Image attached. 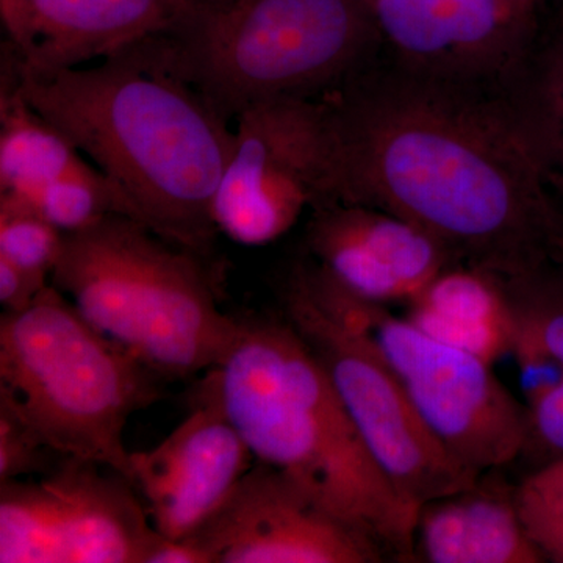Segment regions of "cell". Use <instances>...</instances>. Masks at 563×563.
<instances>
[{
	"mask_svg": "<svg viewBox=\"0 0 563 563\" xmlns=\"http://www.w3.org/2000/svg\"><path fill=\"white\" fill-rule=\"evenodd\" d=\"M377 43L366 0H195L172 31L150 40L229 122L266 99L335 90Z\"/></svg>",
	"mask_w": 563,
	"mask_h": 563,
	"instance_id": "5",
	"label": "cell"
},
{
	"mask_svg": "<svg viewBox=\"0 0 563 563\" xmlns=\"http://www.w3.org/2000/svg\"><path fill=\"white\" fill-rule=\"evenodd\" d=\"M254 454L209 391L157 446L131 454V483L166 539L190 537L250 472Z\"/></svg>",
	"mask_w": 563,
	"mask_h": 563,
	"instance_id": "13",
	"label": "cell"
},
{
	"mask_svg": "<svg viewBox=\"0 0 563 563\" xmlns=\"http://www.w3.org/2000/svg\"><path fill=\"white\" fill-rule=\"evenodd\" d=\"M551 192H553L554 214L550 236H548L547 265L563 284V191L551 187Z\"/></svg>",
	"mask_w": 563,
	"mask_h": 563,
	"instance_id": "25",
	"label": "cell"
},
{
	"mask_svg": "<svg viewBox=\"0 0 563 563\" xmlns=\"http://www.w3.org/2000/svg\"><path fill=\"white\" fill-rule=\"evenodd\" d=\"M407 306V318L421 331L490 365L512 351V306L490 273L450 266Z\"/></svg>",
	"mask_w": 563,
	"mask_h": 563,
	"instance_id": "17",
	"label": "cell"
},
{
	"mask_svg": "<svg viewBox=\"0 0 563 563\" xmlns=\"http://www.w3.org/2000/svg\"><path fill=\"white\" fill-rule=\"evenodd\" d=\"M65 232L20 196L0 192V257L51 279Z\"/></svg>",
	"mask_w": 563,
	"mask_h": 563,
	"instance_id": "21",
	"label": "cell"
},
{
	"mask_svg": "<svg viewBox=\"0 0 563 563\" xmlns=\"http://www.w3.org/2000/svg\"><path fill=\"white\" fill-rule=\"evenodd\" d=\"M380 41L404 70L514 92L536 54L532 0H366Z\"/></svg>",
	"mask_w": 563,
	"mask_h": 563,
	"instance_id": "11",
	"label": "cell"
},
{
	"mask_svg": "<svg viewBox=\"0 0 563 563\" xmlns=\"http://www.w3.org/2000/svg\"><path fill=\"white\" fill-rule=\"evenodd\" d=\"M206 563H377L383 548L290 474L255 461L209 520L184 539Z\"/></svg>",
	"mask_w": 563,
	"mask_h": 563,
	"instance_id": "12",
	"label": "cell"
},
{
	"mask_svg": "<svg viewBox=\"0 0 563 563\" xmlns=\"http://www.w3.org/2000/svg\"><path fill=\"white\" fill-rule=\"evenodd\" d=\"M163 384L52 284L27 309L0 318V395L62 457L99 463L131 483L125 426L165 395Z\"/></svg>",
	"mask_w": 563,
	"mask_h": 563,
	"instance_id": "6",
	"label": "cell"
},
{
	"mask_svg": "<svg viewBox=\"0 0 563 563\" xmlns=\"http://www.w3.org/2000/svg\"><path fill=\"white\" fill-rule=\"evenodd\" d=\"M518 512L544 561L563 563V459L539 466L515 490Z\"/></svg>",
	"mask_w": 563,
	"mask_h": 563,
	"instance_id": "22",
	"label": "cell"
},
{
	"mask_svg": "<svg viewBox=\"0 0 563 563\" xmlns=\"http://www.w3.org/2000/svg\"><path fill=\"white\" fill-rule=\"evenodd\" d=\"M343 199L342 147L325 95L266 99L233 121L211 211L218 233L263 246L290 231L303 211Z\"/></svg>",
	"mask_w": 563,
	"mask_h": 563,
	"instance_id": "8",
	"label": "cell"
},
{
	"mask_svg": "<svg viewBox=\"0 0 563 563\" xmlns=\"http://www.w3.org/2000/svg\"><path fill=\"white\" fill-rule=\"evenodd\" d=\"M282 314L312 350L374 462L407 503L420 510L479 481L483 474L437 439L373 347L322 312L291 273L282 288Z\"/></svg>",
	"mask_w": 563,
	"mask_h": 563,
	"instance_id": "9",
	"label": "cell"
},
{
	"mask_svg": "<svg viewBox=\"0 0 563 563\" xmlns=\"http://www.w3.org/2000/svg\"><path fill=\"white\" fill-rule=\"evenodd\" d=\"M532 2L540 3L542 0H532Z\"/></svg>",
	"mask_w": 563,
	"mask_h": 563,
	"instance_id": "26",
	"label": "cell"
},
{
	"mask_svg": "<svg viewBox=\"0 0 563 563\" xmlns=\"http://www.w3.org/2000/svg\"><path fill=\"white\" fill-rule=\"evenodd\" d=\"M51 455L58 454L10 399L0 395V483L49 472L55 465Z\"/></svg>",
	"mask_w": 563,
	"mask_h": 563,
	"instance_id": "23",
	"label": "cell"
},
{
	"mask_svg": "<svg viewBox=\"0 0 563 563\" xmlns=\"http://www.w3.org/2000/svg\"><path fill=\"white\" fill-rule=\"evenodd\" d=\"M514 96L542 154L551 187L563 191L562 36L536 51Z\"/></svg>",
	"mask_w": 563,
	"mask_h": 563,
	"instance_id": "19",
	"label": "cell"
},
{
	"mask_svg": "<svg viewBox=\"0 0 563 563\" xmlns=\"http://www.w3.org/2000/svg\"><path fill=\"white\" fill-rule=\"evenodd\" d=\"M51 279L24 272L7 258L0 257V303L3 312L14 313L27 309Z\"/></svg>",
	"mask_w": 563,
	"mask_h": 563,
	"instance_id": "24",
	"label": "cell"
},
{
	"mask_svg": "<svg viewBox=\"0 0 563 563\" xmlns=\"http://www.w3.org/2000/svg\"><path fill=\"white\" fill-rule=\"evenodd\" d=\"M515 490L484 473L473 487L422 504L415 529L418 561L547 562L526 532Z\"/></svg>",
	"mask_w": 563,
	"mask_h": 563,
	"instance_id": "16",
	"label": "cell"
},
{
	"mask_svg": "<svg viewBox=\"0 0 563 563\" xmlns=\"http://www.w3.org/2000/svg\"><path fill=\"white\" fill-rule=\"evenodd\" d=\"M51 284L166 383L209 372L239 332L240 320L221 310L207 258L128 214L66 232Z\"/></svg>",
	"mask_w": 563,
	"mask_h": 563,
	"instance_id": "4",
	"label": "cell"
},
{
	"mask_svg": "<svg viewBox=\"0 0 563 563\" xmlns=\"http://www.w3.org/2000/svg\"><path fill=\"white\" fill-rule=\"evenodd\" d=\"M163 536L120 473L60 457L0 483V563H150Z\"/></svg>",
	"mask_w": 563,
	"mask_h": 563,
	"instance_id": "10",
	"label": "cell"
},
{
	"mask_svg": "<svg viewBox=\"0 0 563 563\" xmlns=\"http://www.w3.org/2000/svg\"><path fill=\"white\" fill-rule=\"evenodd\" d=\"M306 244L309 257L344 290L385 306L409 303L454 265L428 232L362 203L336 202L310 211Z\"/></svg>",
	"mask_w": 563,
	"mask_h": 563,
	"instance_id": "14",
	"label": "cell"
},
{
	"mask_svg": "<svg viewBox=\"0 0 563 563\" xmlns=\"http://www.w3.org/2000/svg\"><path fill=\"white\" fill-rule=\"evenodd\" d=\"M290 273L322 312L373 347L454 457L484 474L523 455L528 410L490 363L433 339L385 303L344 290L310 257Z\"/></svg>",
	"mask_w": 563,
	"mask_h": 563,
	"instance_id": "7",
	"label": "cell"
},
{
	"mask_svg": "<svg viewBox=\"0 0 563 563\" xmlns=\"http://www.w3.org/2000/svg\"><path fill=\"white\" fill-rule=\"evenodd\" d=\"M195 0H0L10 62L27 76L79 68L172 31Z\"/></svg>",
	"mask_w": 563,
	"mask_h": 563,
	"instance_id": "15",
	"label": "cell"
},
{
	"mask_svg": "<svg viewBox=\"0 0 563 563\" xmlns=\"http://www.w3.org/2000/svg\"><path fill=\"white\" fill-rule=\"evenodd\" d=\"M22 199L65 233L79 231L114 213L139 220L120 188L90 161L80 163L77 168Z\"/></svg>",
	"mask_w": 563,
	"mask_h": 563,
	"instance_id": "20",
	"label": "cell"
},
{
	"mask_svg": "<svg viewBox=\"0 0 563 563\" xmlns=\"http://www.w3.org/2000/svg\"><path fill=\"white\" fill-rule=\"evenodd\" d=\"M10 60V58H9ZM7 76L36 113L122 191L141 222L209 257L214 196L233 128L152 51L150 41L95 66Z\"/></svg>",
	"mask_w": 563,
	"mask_h": 563,
	"instance_id": "2",
	"label": "cell"
},
{
	"mask_svg": "<svg viewBox=\"0 0 563 563\" xmlns=\"http://www.w3.org/2000/svg\"><path fill=\"white\" fill-rule=\"evenodd\" d=\"M201 387L255 461L290 474L396 562L418 561V509L383 473L321 363L287 318L240 320Z\"/></svg>",
	"mask_w": 563,
	"mask_h": 563,
	"instance_id": "3",
	"label": "cell"
},
{
	"mask_svg": "<svg viewBox=\"0 0 563 563\" xmlns=\"http://www.w3.org/2000/svg\"><path fill=\"white\" fill-rule=\"evenodd\" d=\"M0 92V192L29 196L87 161L7 76Z\"/></svg>",
	"mask_w": 563,
	"mask_h": 563,
	"instance_id": "18",
	"label": "cell"
},
{
	"mask_svg": "<svg viewBox=\"0 0 563 563\" xmlns=\"http://www.w3.org/2000/svg\"><path fill=\"white\" fill-rule=\"evenodd\" d=\"M331 102L346 203L412 222L454 265L501 280L547 265L550 177L512 92L358 70Z\"/></svg>",
	"mask_w": 563,
	"mask_h": 563,
	"instance_id": "1",
	"label": "cell"
}]
</instances>
